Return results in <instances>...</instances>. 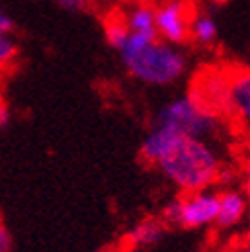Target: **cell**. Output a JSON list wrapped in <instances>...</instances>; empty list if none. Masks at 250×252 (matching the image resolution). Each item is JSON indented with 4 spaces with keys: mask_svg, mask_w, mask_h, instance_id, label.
I'll return each instance as SVG.
<instances>
[{
    "mask_svg": "<svg viewBox=\"0 0 250 252\" xmlns=\"http://www.w3.org/2000/svg\"><path fill=\"white\" fill-rule=\"evenodd\" d=\"M119 58L135 80L150 86H168L187 70V58L172 45L152 33H133L119 49Z\"/></svg>",
    "mask_w": 250,
    "mask_h": 252,
    "instance_id": "obj_1",
    "label": "cell"
},
{
    "mask_svg": "<svg viewBox=\"0 0 250 252\" xmlns=\"http://www.w3.org/2000/svg\"><path fill=\"white\" fill-rule=\"evenodd\" d=\"M160 172L187 193L205 191L219 174V158L207 140L177 135V140L158 160Z\"/></svg>",
    "mask_w": 250,
    "mask_h": 252,
    "instance_id": "obj_2",
    "label": "cell"
},
{
    "mask_svg": "<svg viewBox=\"0 0 250 252\" xmlns=\"http://www.w3.org/2000/svg\"><path fill=\"white\" fill-rule=\"evenodd\" d=\"M152 125H162V127H168L183 135L207 140L221 129V115L207 109L189 93L162 105L154 115Z\"/></svg>",
    "mask_w": 250,
    "mask_h": 252,
    "instance_id": "obj_3",
    "label": "cell"
},
{
    "mask_svg": "<svg viewBox=\"0 0 250 252\" xmlns=\"http://www.w3.org/2000/svg\"><path fill=\"white\" fill-rule=\"evenodd\" d=\"M191 19L183 0H166L156 8V33L160 39L181 45L191 37Z\"/></svg>",
    "mask_w": 250,
    "mask_h": 252,
    "instance_id": "obj_4",
    "label": "cell"
},
{
    "mask_svg": "<svg viewBox=\"0 0 250 252\" xmlns=\"http://www.w3.org/2000/svg\"><path fill=\"white\" fill-rule=\"evenodd\" d=\"M219 213V195L197 191L181 199V223L185 228H201L218 220Z\"/></svg>",
    "mask_w": 250,
    "mask_h": 252,
    "instance_id": "obj_5",
    "label": "cell"
},
{
    "mask_svg": "<svg viewBox=\"0 0 250 252\" xmlns=\"http://www.w3.org/2000/svg\"><path fill=\"white\" fill-rule=\"evenodd\" d=\"M228 115L250 127V68L228 72Z\"/></svg>",
    "mask_w": 250,
    "mask_h": 252,
    "instance_id": "obj_6",
    "label": "cell"
},
{
    "mask_svg": "<svg viewBox=\"0 0 250 252\" xmlns=\"http://www.w3.org/2000/svg\"><path fill=\"white\" fill-rule=\"evenodd\" d=\"M246 213V199L242 193L228 191L219 195V213H218V225L221 228H232L236 225Z\"/></svg>",
    "mask_w": 250,
    "mask_h": 252,
    "instance_id": "obj_7",
    "label": "cell"
},
{
    "mask_svg": "<svg viewBox=\"0 0 250 252\" xmlns=\"http://www.w3.org/2000/svg\"><path fill=\"white\" fill-rule=\"evenodd\" d=\"M127 25L133 33H156V8L150 4H133V8L125 15Z\"/></svg>",
    "mask_w": 250,
    "mask_h": 252,
    "instance_id": "obj_8",
    "label": "cell"
},
{
    "mask_svg": "<svg viewBox=\"0 0 250 252\" xmlns=\"http://www.w3.org/2000/svg\"><path fill=\"white\" fill-rule=\"evenodd\" d=\"M191 39L199 45H211L218 39V23L209 12H197L191 19Z\"/></svg>",
    "mask_w": 250,
    "mask_h": 252,
    "instance_id": "obj_9",
    "label": "cell"
},
{
    "mask_svg": "<svg viewBox=\"0 0 250 252\" xmlns=\"http://www.w3.org/2000/svg\"><path fill=\"white\" fill-rule=\"evenodd\" d=\"M131 35V29L127 25V19L121 17V15H111L105 21V37H107V43L119 52V49L125 45L127 37Z\"/></svg>",
    "mask_w": 250,
    "mask_h": 252,
    "instance_id": "obj_10",
    "label": "cell"
},
{
    "mask_svg": "<svg viewBox=\"0 0 250 252\" xmlns=\"http://www.w3.org/2000/svg\"><path fill=\"white\" fill-rule=\"evenodd\" d=\"M164 236V225L158 220H144L131 230V242L137 246H150L156 244Z\"/></svg>",
    "mask_w": 250,
    "mask_h": 252,
    "instance_id": "obj_11",
    "label": "cell"
},
{
    "mask_svg": "<svg viewBox=\"0 0 250 252\" xmlns=\"http://www.w3.org/2000/svg\"><path fill=\"white\" fill-rule=\"evenodd\" d=\"M17 41L10 37V33H0V70H6L17 58Z\"/></svg>",
    "mask_w": 250,
    "mask_h": 252,
    "instance_id": "obj_12",
    "label": "cell"
},
{
    "mask_svg": "<svg viewBox=\"0 0 250 252\" xmlns=\"http://www.w3.org/2000/svg\"><path fill=\"white\" fill-rule=\"evenodd\" d=\"M164 220L168 223H181V199L170 201L164 207Z\"/></svg>",
    "mask_w": 250,
    "mask_h": 252,
    "instance_id": "obj_13",
    "label": "cell"
},
{
    "mask_svg": "<svg viewBox=\"0 0 250 252\" xmlns=\"http://www.w3.org/2000/svg\"><path fill=\"white\" fill-rule=\"evenodd\" d=\"M56 4L66 12H80L86 8V0H56Z\"/></svg>",
    "mask_w": 250,
    "mask_h": 252,
    "instance_id": "obj_14",
    "label": "cell"
},
{
    "mask_svg": "<svg viewBox=\"0 0 250 252\" xmlns=\"http://www.w3.org/2000/svg\"><path fill=\"white\" fill-rule=\"evenodd\" d=\"M12 27H15V23H12V19L6 15V10L0 6V33H10Z\"/></svg>",
    "mask_w": 250,
    "mask_h": 252,
    "instance_id": "obj_15",
    "label": "cell"
},
{
    "mask_svg": "<svg viewBox=\"0 0 250 252\" xmlns=\"http://www.w3.org/2000/svg\"><path fill=\"white\" fill-rule=\"evenodd\" d=\"M10 248H12V238H10L8 230L0 225V252H8Z\"/></svg>",
    "mask_w": 250,
    "mask_h": 252,
    "instance_id": "obj_16",
    "label": "cell"
},
{
    "mask_svg": "<svg viewBox=\"0 0 250 252\" xmlns=\"http://www.w3.org/2000/svg\"><path fill=\"white\" fill-rule=\"evenodd\" d=\"M8 121H10V109L4 103V98L0 96V127H6Z\"/></svg>",
    "mask_w": 250,
    "mask_h": 252,
    "instance_id": "obj_17",
    "label": "cell"
},
{
    "mask_svg": "<svg viewBox=\"0 0 250 252\" xmlns=\"http://www.w3.org/2000/svg\"><path fill=\"white\" fill-rule=\"evenodd\" d=\"M244 189H246V195L250 199V160L246 162V183H244Z\"/></svg>",
    "mask_w": 250,
    "mask_h": 252,
    "instance_id": "obj_18",
    "label": "cell"
},
{
    "mask_svg": "<svg viewBox=\"0 0 250 252\" xmlns=\"http://www.w3.org/2000/svg\"><path fill=\"white\" fill-rule=\"evenodd\" d=\"M125 2H129V4H146L148 0H125Z\"/></svg>",
    "mask_w": 250,
    "mask_h": 252,
    "instance_id": "obj_19",
    "label": "cell"
},
{
    "mask_svg": "<svg viewBox=\"0 0 250 252\" xmlns=\"http://www.w3.org/2000/svg\"><path fill=\"white\" fill-rule=\"evenodd\" d=\"M246 142H248V148H250V127L246 129Z\"/></svg>",
    "mask_w": 250,
    "mask_h": 252,
    "instance_id": "obj_20",
    "label": "cell"
},
{
    "mask_svg": "<svg viewBox=\"0 0 250 252\" xmlns=\"http://www.w3.org/2000/svg\"><path fill=\"white\" fill-rule=\"evenodd\" d=\"M244 252H250V244H248V246H246V250H244Z\"/></svg>",
    "mask_w": 250,
    "mask_h": 252,
    "instance_id": "obj_21",
    "label": "cell"
}]
</instances>
